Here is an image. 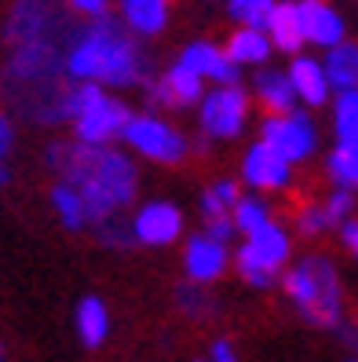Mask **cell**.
<instances>
[{"mask_svg": "<svg viewBox=\"0 0 358 362\" xmlns=\"http://www.w3.org/2000/svg\"><path fill=\"white\" fill-rule=\"evenodd\" d=\"M48 165L80 194L88 223H102L136 198V168L121 151H102L88 143H55L48 146Z\"/></svg>", "mask_w": 358, "mask_h": 362, "instance_id": "1", "label": "cell"}, {"mask_svg": "<svg viewBox=\"0 0 358 362\" xmlns=\"http://www.w3.org/2000/svg\"><path fill=\"white\" fill-rule=\"evenodd\" d=\"M285 293L292 296V304L300 308V315L311 326L333 329L340 326V279L329 260L307 257L285 274Z\"/></svg>", "mask_w": 358, "mask_h": 362, "instance_id": "2", "label": "cell"}, {"mask_svg": "<svg viewBox=\"0 0 358 362\" xmlns=\"http://www.w3.org/2000/svg\"><path fill=\"white\" fill-rule=\"evenodd\" d=\"M84 37L92 40V52H95V81L129 88V84H143L150 77V62L139 55L136 40L114 18H107V15L95 18V26L84 30Z\"/></svg>", "mask_w": 358, "mask_h": 362, "instance_id": "3", "label": "cell"}, {"mask_svg": "<svg viewBox=\"0 0 358 362\" xmlns=\"http://www.w3.org/2000/svg\"><path fill=\"white\" fill-rule=\"evenodd\" d=\"M70 117L77 124V139L88 146H102L110 136L124 129V121L132 114L124 110V103L107 99L95 81H84L80 88H70Z\"/></svg>", "mask_w": 358, "mask_h": 362, "instance_id": "4", "label": "cell"}, {"mask_svg": "<svg viewBox=\"0 0 358 362\" xmlns=\"http://www.w3.org/2000/svg\"><path fill=\"white\" fill-rule=\"evenodd\" d=\"M80 33V30H77ZM73 33L66 37H44V40H30V45H15V55L8 62V81L11 88H30V84H44V81H59L62 70V55L59 45H73Z\"/></svg>", "mask_w": 358, "mask_h": 362, "instance_id": "5", "label": "cell"}, {"mask_svg": "<svg viewBox=\"0 0 358 362\" xmlns=\"http://www.w3.org/2000/svg\"><path fill=\"white\" fill-rule=\"evenodd\" d=\"M121 136L129 139L143 158H154V161H165V165H176L183 158V151H186V139L176 129H168L165 121L150 117V114L129 117L124 129H121Z\"/></svg>", "mask_w": 358, "mask_h": 362, "instance_id": "6", "label": "cell"}, {"mask_svg": "<svg viewBox=\"0 0 358 362\" xmlns=\"http://www.w3.org/2000/svg\"><path fill=\"white\" fill-rule=\"evenodd\" d=\"M66 33H77V30L59 11H52L48 4H37V0H23L8 15V40L11 45H30V40L66 37Z\"/></svg>", "mask_w": 358, "mask_h": 362, "instance_id": "7", "label": "cell"}, {"mask_svg": "<svg viewBox=\"0 0 358 362\" xmlns=\"http://www.w3.org/2000/svg\"><path fill=\"white\" fill-rule=\"evenodd\" d=\"M245 92L238 84H223L220 92L205 95L201 103V129L205 136H216V139H234L241 132V121H245Z\"/></svg>", "mask_w": 358, "mask_h": 362, "instance_id": "8", "label": "cell"}, {"mask_svg": "<svg viewBox=\"0 0 358 362\" xmlns=\"http://www.w3.org/2000/svg\"><path fill=\"white\" fill-rule=\"evenodd\" d=\"M270 151H278L285 161H300L314 151V129L304 114H275L263 121V139Z\"/></svg>", "mask_w": 358, "mask_h": 362, "instance_id": "9", "label": "cell"}, {"mask_svg": "<svg viewBox=\"0 0 358 362\" xmlns=\"http://www.w3.org/2000/svg\"><path fill=\"white\" fill-rule=\"evenodd\" d=\"M179 230H183V216H179V209L168 205V202L143 205L136 223H132L136 242H143V245H168V242L179 238Z\"/></svg>", "mask_w": 358, "mask_h": 362, "instance_id": "10", "label": "cell"}, {"mask_svg": "<svg viewBox=\"0 0 358 362\" xmlns=\"http://www.w3.org/2000/svg\"><path fill=\"white\" fill-rule=\"evenodd\" d=\"M297 15H300V30H304V40H314V45H340L344 37V23L329 4L322 0H300L297 4Z\"/></svg>", "mask_w": 358, "mask_h": 362, "instance_id": "11", "label": "cell"}, {"mask_svg": "<svg viewBox=\"0 0 358 362\" xmlns=\"http://www.w3.org/2000/svg\"><path fill=\"white\" fill-rule=\"evenodd\" d=\"M198 95H201V77L191 74L186 66H179V62L157 84L146 88V99L157 106H191V103H198Z\"/></svg>", "mask_w": 358, "mask_h": 362, "instance_id": "12", "label": "cell"}, {"mask_svg": "<svg viewBox=\"0 0 358 362\" xmlns=\"http://www.w3.org/2000/svg\"><path fill=\"white\" fill-rule=\"evenodd\" d=\"M227 267V249L223 242H213L208 234H198V238H191V245H186V274H191L194 282H213L220 279Z\"/></svg>", "mask_w": 358, "mask_h": 362, "instance_id": "13", "label": "cell"}, {"mask_svg": "<svg viewBox=\"0 0 358 362\" xmlns=\"http://www.w3.org/2000/svg\"><path fill=\"white\" fill-rule=\"evenodd\" d=\"M179 66H186L198 77H216L220 84H238V62H230L213 45H191L179 55Z\"/></svg>", "mask_w": 358, "mask_h": 362, "instance_id": "14", "label": "cell"}, {"mask_svg": "<svg viewBox=\"0 0 358 362\" xmlns=\"http://www.w3.org/2000/svg\"><path fill=\"white\" fill-rule=\"evenodd\" d=\"M245 180L252 187H282L289 180V161L267 143H256L245 154Z\"/></svg>", "mask_w": 358, "mask_h": 362, "instance_id": "15", "label": "cell"}, {"mask_svg": "<svg viewBox=\"0 0 358 362\" xmlns=\"http://www.w3.org/2000/svg\"><path fill=\"white\" fill-rule=\"evenodd\" d=\"M241 252H249V257L256 264H263L267 271H278L285 264V257H289V238H285L282 227H275L267 220V223H260L256 230L249 234V245Z\"/></svg>", "mask_w": 358, "mask_h": 362, "instance_id": "16", "label": "cell"}, {"mask_svg": "<svg viewBox=\"0 0 358 362\" xmlns=\"http://www.w3.org/2000/svg\"><path fill=\"white\" fill-rule=\"evenodd\" d=\"M267 33H270V45L282 48V52H300L304 45V30H300V15L297 4H275L267 15Z\"/></svg>", "mask_w": 358, "mask_h": 362, "instance_id": "17", "label": "cell"}, {"mask_svg": "<svg viewBox=\"0 0 358 362\" xmlns=\"http://www.w3.org/2000/svg\"><path fill=\"white\" fill-rule=\"evenodd\" d=\"M289 84H292V92H297L300 99H307L311 106H322L326 95H329V81H326V70L318 66L314 59H297L292 62V70H289Z\"/></svg>", "mask_w": 358, "mask_h": 362, "instance_id": "18", "label": "cell"}, {"mask_svg": "<svg viewBox=\"0 0 358 362\" xmlns=\"http://www.w3.org/2000/svg\"><path fill=\"white\" fill-rule=\"evenodd\" d=\"M256 95L270 110V117H275V114H292V103H297V92H292L289 77L285 74H275V70H263L256 77Z\"/></svg>", "mask_w": 358, "mask_h": 362, "instance_id": "19", "label": "cell"}, {"mask_svg": "<svg viewBox=\"0 0 358 362\" xmlns=\"http://www.w3.org/2000/svg\"><path fill=\"white\" fill-rule=\"evenodd\" d=\"M326 81L340 92L358 88V45H333L326 59Z\"/></svg>", "mask_w": 358, "mask_h": 362, "instance_id": "20", "label": "cell"}, {"mask_svg": "<svg viewBox=\"0 0 358 362\" xmlns=\"http://www.w3.org/2000/svg\"><path fill=\"white\" fill-rule=\"evenodd\" d=\"M121 11L129 18V26L146 33H157L168 18V0H121Z\"/></svg>", "mask_w": 358, "mask_h": 362, "instance_id": "21", "label": "cell"}, {"mask_svg": "<svg viewBox=\"0 0 358 362\" xmlns=\"http://www.w3.org/2000/svg\"><path fill=\"white\" fill-rule=\"evenodd\" d=\"M107 329H110V318H107V308L95 296H84L80 308H77V333L88 348H99L107 340Z\"/></svg>", "mask_w": 358, "mask_h": 362, "instance_id": "22", "label": "cell"}, {"mask_svg": "<svg viewBox=\"0 0 358 362\" xmlns=\"http://www.w3.org/2000/svg\"><path fill=\"white\" fill-rule=\"evenodd\" d=\"M230 62H267L270 55V40L263 30H238L234 37L227 40V52H223Z\"/></svg>", "mask_w": 358, "mask_h": 362, "instance_id": "23", "label": "cell"}, {"mask_svg": "<svg viewBox=\"0 0 358 362\" xmlns=\"http://www.w3.org/2000/svg\"><path fill=\"white\" fill-rule=\"evenodd\" d=\"M336 136L344 146L358 151V88H347L336 99Z\"/></svg>", "mask_w": 358, "mask_h": 362, "instance_id": "24", "label": "cell"}, {"mask_svg": "<svg viewBox=\"0 0 358 362\" xmlns=\"http://www.w3.org/2000/svg\"><path fill=\"white\" fill-rule=\"evenodd\" d=\"M52 202H55V209H59V220L66 223L70 230H77L80 223H84V205H80V194L70 187V183H59L55 190H52Z\"/></svg>", "mask_w": 358, "mask_h": 362, "instance_id": "25", "label": "cell"}, {"mask_svg": "<svg viewBox=\"0 0 358 362\" xmlns=\"http://www.w3.org/2000/svg\"><path fill=\"white\" fill-rule=\"evenodd\" d=\"M329 173H333V180L340 183V187H358V151L354 146H336V151L329 154Z\"/></svg>", "mask_w": 358, "mask_h": 362, "instance_id": "26", "label": "cell"}, {"mask_svg": "<svg viewBox=\"0 0 358 362\" xmlns=\"http://www.w3.org/2000/svg\"><path fill=\"white\" fill-rule=\"evenodd\" d=\"M238 198L241 194H238L234 183H216V187H208L201 194V212L205 216H227V209H234Z\"/></svg>", "mask_w": 358, "mask_h": 362, "instance_id": "27", "label": "cell"}, {"mask_svg": "<svg viewBox=\"0 0 358 362\" xmlns=\"http://www.w3.org/2000/svg\"><path fill=\"white\" fill-rule=\"evenodd\" d=\"M270 8H275V0H230V15L241 18L249 30H263Z\"/></svg>", "mask_w": 358, "mask_h": 362, "instance_id": "28", "label": "cell"}, {"mask_svg": "<svg viewBox=\"0 0 358 362\" xmlns=\"http://www.w3.org/2000/svg\"><path fill=\"white\" fill-rule=\"evenodd\" d=\"M260 223H267V205L256 202V198H238V205H234V227L252 234Z\"/></svg>", "mask_w": 358, "mask_h": 362, "instance_id": "29", "label": "cell"}, {"mask_svg": "<svg viewBox=\"0 0 358 362\" xmlns=\"http://www.w3.org/2000/svg\"><path fill=\"white\" fill-rule=\"evenodd\" d=\"M176 304H179V311L183 315H191V318H205V315H213V300L201 293V289H194V286H183V289H176Z\"/></svg>", "mask_w": 358, "mask_h": 362, "instance_id": "30", "label": "cell"}, {"mask_svg": "<svg viewBox=\"0 0 358 362\" xmlns=\"http://www.w3.org/2000/svg\"><path fill=\"white\" fill-rule=\"evenodd\" d=\"M238 271H241V279L245 282H252V286H270V279H275V271H267L263 264H256L249 257V252H238Z\"/></svg>", "mask_w": 358, "mask_h": 362, "instance_id": "31", "label": "cell"}, {"mask_svg": "<svg viewBox=\"0 0 358 362\" xmlns=\"http://www.w3.org/2000/svg\"><path fill=\"white\" fill-rule=\"evenodd\" d=\"M95 227H99V238L107 242V245H117V249H124V245H129V242L136 238V234H132L129 227H121V223H110V216L102 220V223H95Z\"/></svg>", "mask_w": 358, "mask_h": 362, "instance_id": "32", "label": "cell"}, {"mask_svg": "<svg viewBox=\"0 0 358 362\" xmlns=\"http://www.w3.org/2000/svg\"><path fill=\"white\" fill-rule=\"evenodd\" d=\"M351 205H354V198H351V190L347 187H340L336 194L326 202V216H329V223H336V220H344L347 212H351Z\"/></svg>", "mask_w": 358, "mask_h": 362, "instance_id": "33", "label": "cell"}, {"mask_svg": "<svg viewBox=\"0 0 358 362\" xmlns=\"http://www.w3.org/2000/svg\"><path fill=\"white\" fill-rule=\"evenodd\" d=\"M326 227H329L326 209H307V212H300V230H304V234H318V230H326Z\"/></svg>", "mask_w": 358, "mask_h": 362, "instance_id": "34", "label": "cell"}, {"mask_svg": "<svg viewBox=\"0 0 358 362\" xmlns=\"http://www.w3.org/2000/svg\"><path fill=\"white\" fill-rule=\"evenodd\" d=\"M205 234H208L213 242H227L230 234H234V220H227V216H208Z\"/></svg>", "mask_w": 358, "mask_h": 362, "instance_id": "35", "label": "cell"}, {"mask_svg": "<svg viewBox=\"0 0 358 362\" xmlns=\"http://www.w3.org/2000/svg\"><path fill=\"white\" fill-rule=\"evenodd\" d=\"M70 8L80 11V15H88V18H102L107 15V0H70Z\"/></svg>", "mask_w": 358, "mask_h": 362, "instance_id": "36", "label": "cell"}, {"mask_svg": "<svg viewBox=\"0 0 358 362\" xmlns=\"http://www.w3.org/2000/svg\"><path fill=\"white\" fill-rule=\"evenodd\" d=\"M208 362H238V355H234V348H230L227 340H216V344H213V355H208Z\"/></svg>", "mask_w": 358, "mask_h": 362, "instance_id": "37", "label": "cell"}, {"mask_svg": "<svg viewBox=\"0 0 358 362\" xmlns=\"http://www.w3.org/2000/svg\"><path fill=\"white\" fill-rule=\"evenodd\" d=\"M11 139H15L11 121H8V117H0V154H8V151H11Z\"/></svg>", "mask_w": 358, "mask_h": 362, "instance_id": "38", "label": "cell"}, {"mask_svg": "<svg viewBox=\"0 0 358 362\" xmlns=\"http://www.w3.org/2000/svg\"><path fill=\"white\" fill-rule=\"evenodd\" d=\"M344 242H347V249L358 257V223L351 220V223H344Z\"/></svg>", "mask_w": 358, "mask_h": 362, "instance_id": "39", "label": "cell"}, {"mask_svg": "<svg viewBox=\"0 0 358 362\" xmlns=\"http://www.w3.org/2000/svg\"><path fill=\"white\" fill-rule=\"evenodd\" d=\"M8 180V173H4V165H0V183H4Z\"/></svg>", "mask_w": 358, "mask_h": 362, "instance_id": "40", "label": "cell"}, {"mask_svg": "<svg viewBox=\"0 0 358 362\" xmlns=\"http://www.w3.org/2000/svg\"><path fill=\"white\" fill-rule=\"evenodd\" d=\"M0 362H4V348H0Z\"/></svg>", "mask_w": 358, "mask_h": 362, "instance_id": "41", "label": "cell"}]
</instances>
